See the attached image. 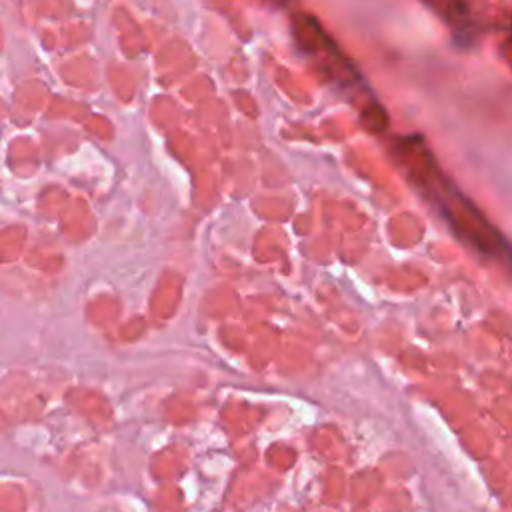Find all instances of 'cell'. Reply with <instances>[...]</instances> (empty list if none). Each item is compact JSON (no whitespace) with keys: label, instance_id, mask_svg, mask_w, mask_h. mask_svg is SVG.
<instances>
[{"label":"cell","instance_id":"obj_3","mask_svg":"<svg viewBox=\"0 0 512 512\" xmlns=\"http://www.w3.org/2000/svg\"><path fill=\"white\" fill-rule=\"evenodd\" d=\"M268 4H272V6H276V8H284L290 0H266Z\"/></svg>","mask_w":512,"mask_h":512},{"label":"cell","instance_id":"obj_2","mask_svg":"<svg viewBox=\"0 0 512 512\" xmlns=\"http://www.w3.org/2000/svg\"><path fill=\"white\" fill-rule=\"evenodd\" d=\"M292 36L300 50L314 58L324 76H328L340 90L350 92L360 98V114L368 130L382 132L388 124L384 108L370 94L362 74L354 62L338 48V44L328 36L322 24L308 12L292 14Z\"/></svg>","mask_w":512,"mask_h":512},{"label":"cell","instance_id":"obj_1","mask_svg":"<svg viewBox=\"0 0 512 512\" xmlns=\"http://www.w3.org/2000/svg\"><path fill=\"white\" fill-rule=\"evenodd\" d=\"M390 154L406 178L440 210L446 222L482 254L506 252V242L480 210L442 174L426 142L416 136H394Z\"/></svg>","mask_w":512,"mask_h":512}]
</instances>
